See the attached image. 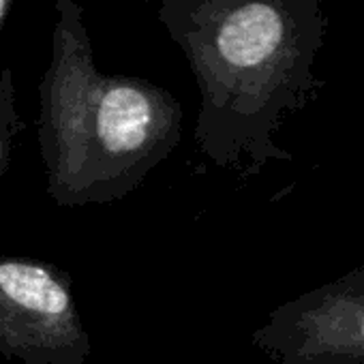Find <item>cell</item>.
<instances>
[{
    "mask_svg": "<svg viewBox=\"0 0 364 364\" xmlns=\"http://www.w3.org/2000/svg\"><path fill=\"white\" fill-rule=\"evenodd\" d=\"M39 103L48 196L60 208L127 198L180 144L178 99L148 80L101 73L75 0H56Z\"/></svg>",
    "mask_w": 364,
    "mask_h": 364,
    "instance_id": "7a4b0ae2",
    "label": "cell"
},
{
    "mask_svg": "<svg viewBox=\"0 0 364 364\" xmlns=\"http://www.w3.org/2000/svg\"><path fill=\"white\" fill-rule=\"evenodd\" d=\"M26 129L18 112L14 71L0 65V176H3L11 161V148L16 137Z\"/></svg>",
    "mask_w": 364,
    "mask_h": 364,
    "instance_id": "5b68a950",
    "label": "cell"
},
{
    "mask_svg": "<svg viewBox=\"0 0 364 364\" xmlns=\"http://www.w3.org/2000/svg\"><path fill=\"white\" fill-rule=\"evenodd\" d=\"M14 3H16V0H0V33H3V28H5V22L9 18V11H11Z\"/></svg>",
    "mask_w": 364,
    "mask_h": 364,
    "instance_id": "8992f818",
    "label": "cell"
},
{
    "mask_svg": "<svg viewBox=\"0 0 364 364\" xmlns=\"http://www.w3.org/2000/svg\"><path fill=\"white\" fill-rule=\"evenodd\" d=\"M253 343L281 364H364V270L281 304Z\"/></svg>",
    "mask_w": 364,
    "mask_h": 364,
    "instance_id": "277c9868",
    "label": "cell"
},
{
    "mask_svg": "<svg viewBox=\"0 0 364 364\" xmlns=\"http://www.w3.org/2000/svg\"><path fill=\"white\" fill-rule=\"evenodd\" d=\"M152 3L200 86L193 137L202 154L245 173L291 161L274 133L323 86L315 73L328 28L323 0Z\"/></svg>",
    "mask_w": 364,
    "mask_h": 364,
    "instance_id": "6da1fadb",
    "label": "cell"
},
{
    "mask_svg": "<svg viewBox=\"0 0 364 364\" xmlns=\"http://www.w3.org/2000/svg\"><path fill=\"white\" fill-rule=\"evenodd\" d=\"M92 351L71 274L28 257H0V353L24 364H84Z\"/></svg>",
    "mask_w": 364,
    "mask_h": 364,
    "instance_id": "3957f363",
    "label": "cell"
}]
</instances>
